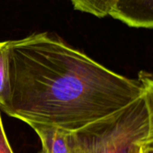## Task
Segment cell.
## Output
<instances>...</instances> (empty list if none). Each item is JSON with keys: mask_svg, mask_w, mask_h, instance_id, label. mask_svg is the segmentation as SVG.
<instances>
[{"mask_svg": "<svg viewBox=\"0 0 153 153\" xmlns=\"http://www.w3.org/2000/svg\"><path fill=\"white\" fill-rule=\"evenodd\" d=\"M109 16L133 28H153V0H115Z\"/></svg>", "mask_w": 153, "mask_h": 153, "instance_id": "3", "label": "cell"}, {"mask_svg": "<svg viewBox=\"0 0 153 153\" xmlns=\"http://www.w3.org/2000/svg\"><path fill=\"white\" fill-rule=\"evenodd\" d=\"M38 136L41 149L38 153H72L68 140V131L46 124L29 123Z\"/></svg>", "mask_w": 153, "mask_h": 153, "instance_id": "4", "label": "cell"}, {"mask_svg": "<svg viewBox=\"0 0 153 153\" xmlns=\"http://www.w3.org/2000/svg\"><path fill=\"white\" fill-rule=\"evenodd\" d=\"M72 153H126L153 143V88L123 108L73 131Z\"/></svg>", "mask_w": 153, "mask_h": 153, "instance_id": "2", "label": "cell"}, {"mask_svg": "<svg viewBox=\"0 0 153 153\" xmlns=\"http://www.w3.org/2000/svg\"><path fill=\"white\" fill-rule=\"evenodd\" d=\"M10 40L0 42V110L6 107L10 97L9 71Z\"/></svg>", "mask_w": 153, "mask_h": 153, "instance_id": "5", "label": "cell"}, {"mask_svg": "<svg viewBox=\"0 0 153 153\" xmlns=\"http://www.w3.org/2000/svg\"><path fill=\"white\" fill-rule=\"evenodd\" d=\"M0 153H13L7 138L0 115Z\"/></svg>", "mask_w": 153, "mask_h": 153, "instance_id": "7", "label": "cell"}, {"mask_svg": "<svg viewBox=\"0 0 153 153\" xmlns=\"http://www.w3.org/2000/svg\"><path fill=\"white\" fill-rule=\"evenodd\" d=\"M75 10L102 18L109 16L115 0H70Z\"/></svg>", "mask_w": 153, "mask_h": 153, "instance_id": "6", "label": "cell"}, {"mask_svg": "<svg viewBox=\"0 0 153 153\" xmlns=\"http://www.w3.org/2000/svg\"><path fill=\"white\" fill-rule=\"evenodd\" d=\"M10 97L2 111L26 123L76 131L153 88L151 73L122 76L47 32L10 40Z\"/></svg>", "mask_w": 153, "mask_h": 153, "instance_id": "1", "label": "cell"}, {"mask_svg": "<svg viewBox=\"0 0 153 153\" xmlns=\"http://www.w3.org/2000/svg\"><path fill=\"white\" fill-rule=\"evenodd\" d=\"M152 143H143L131 146L126 153H153Z\"/></svg>", "mask_w": 153, "mask_h": 153, "instance_id": "8", "label": "cell"}]
</instances>
